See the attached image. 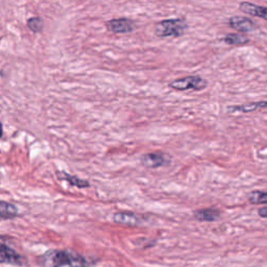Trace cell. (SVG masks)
<instances>
[{
	"label": "cell",
	"instance_id": "6da1fadb",
	"mask_svg": "<svg viewBox=\"0 0 267 267\" xmlns=\"http://www.w3.org/2000/svg\"><path fill=\"white\" fill-rule=\"evenodd\" d=\"M41 267H90L93 261L69 250H49L37 259Z\"/></svg>",
	"mask_w": 267,
	"mask_h": 267
},
{
	"label": "cell",
	"instance_id": "7a4b0ae2",
	"mask_svg": "<svg viewBox=\"0 0 267 267\" xmlns=\"http://www.w3.org/2000/svg\"><path fill=\"white\" fill-rule=\"evenodd\" d=\"M188 27L185 19H168V20L160 21L155 26V32L158 37H180L183 36Z\"/></svg>",
	"mask_w": 267,
	"mask_h": 267
},
{
	"label": "cell",
	"instance_id": "3957f363",
	"mask_svg": "<svg viewBox=\"0 0 267 267\" xmlns=\"http://www.w3.org/2000/svg\"><path fill=\"white\" fill-rule=\"evenodd\" d=\"M169 87L178 91L195 90L201 91L207 87V81L198 75H190L184 79H179L169 84Z\"/></svg>",
	"mask_w": 267,
	"mask_h": 267
},
{
	"label": "cell",
	"instance_id": "277c9868",
	"mask_svg": "<svg viewBox=\"0 0 267 267\" xmlns=\"http://www.w3.org/2000/svg\"><path fill=\"white\" fill-rule=\"evenodd\" d=\"M27 262L26 258L0 239V263L12 264L17 266H23Z\"/></svg>",
	"mask_w": 267,
	"mask_h": 267
},
{
	"label": "cell",
	"instance_id": "5b68a950",
	"mask_svg": "<svg viewBox=\"0 0 267 267\" xmlns=\"http://www.w3.org/2000/svg\"><path fill=\"white\" fill-rule=\"evenodd\" d=\"M107 28L114 34H127L136 28L135 23L132 20L127 18L113 19L107 22Z\"/></svg>",
	"mask_w": 267,
	"mask_h": 267
},
{
	"label": "cell",
	"instance_id": "8992f818",
	"mask_svg": "<svg viewBox=\"0 0 267 267\" xmlns=\"http://www.w3.org/2000/svg\"><path fill=\"white\" fill-rule=\"evenodd\" d=\"M230 26L240 32H250L257 28L256 23L250 18L234 16L228 20Z\"/></svg>",
	"mask_w": 267,
	"mask_h": 267
},
{
	"label": "cell",
	"instance_id": "52a82bcc",
	"mask_svg": "<svg viewBox=\"0 0 267 267\" xmlns=\"http://www.w3.org/2000/svg\"><path fill=\"white\" fill-rule=\"evenodd\" d=\"M168 159L162 152H149L141 157V163L147 168H158L167 163Z\"/></svg>",
	"mask_w": 267,
	"mask_h": 267
},
{
	"label": "cell",
	"instance_id": "ba28073f",
	"mask_svg": "<svg viewBox=\"0 0 267 267\" xmlns=\"http://www.w3.org/2000/svg\"><path fill=\"white\" fill-rule=\"evenodd\" d=\"M113 220L119 224L125 225H138L142 222V219L139 215H136L132 212H118L113 215Z\"/></svg>",
	"mask_w": 267,
	"mask_h": 267
},
{
	"label": "cell",
	"instance_id": "9c48e42d",
	"mask_svg": "<svg viewBox=\"0 0 267 267\" xmlns=\"http://www.w3.org/2000/svg\"><path fill=\"white\" fill-rule=\"evenodd\" d=\"M239 9L246 15L256 16L267 21V7H261L250 3H241Z\"/></svg>",
	"mask_w": 267,
	"mask_h": 267
},
{
	"label": "cell",
	"instance_id": "30bf717a",
	"mask_svg": "<svg viewBox=\"0 0 267 267\" xmlns=\"http://www.w3.org/2000/svg\"><path fill=\"white\" fill-rule=\"evenodd\" d=\"M194 217L198 221H215L220 218V212L215 208H207V209H202L197 210L194 212Z\"/></svg>",
	"mask_w": 267,
	"mask_h": 267
},
{
	"label": "cell",
	"instance_id": "8fae6325",
	"mask_svg": "<svg viewBox=\"0 0 267 267\" xmlns=\"http://www.w3.org/2000/svg\"><path fill=\"white\" fill-rule=\"evenodd\" d=\"M56 177H58L59 180L66 181L67 183H69V185L75 186V187L81 188V189L87 188L90 186V183L88 181L80 179V178L72 176V175H69V174L65 173V171H56Z\"/></svg>",
	"mask_w": 267,
	"mask_h": 267
},
{
	"label": "cell",
	"instance_id": "7c38bea8",
	"mask_svg": "<svg viewBox=\"0 0 267 267\" xmlns=\"http://www.w3.org/2000/svg\"><path fill=\"white\" fill-rule=\"evenodd\" d=\"M18 216V208L11 203L0 201V219H13Z\"/></svg>",
	"mask_w": 267,
	"mask_h": 267
},
{
	"label": "cell",
	"instance_id": "4fadbf2b",
	"mask_svg": "<svg viewBox=\"0 0 267 267\" xmlns=\"http://www.w3.org/2000/svg\"><path fill=\"white\" fill-rule=\"evenodd\" d=\"M221 40L228 45H235V46L244 45L250 42L249 38L242 34H227Z\"/></svg>",
	"mask_w": 267,
	"mask_h": 267
},
{
	"label": "cell",
	"instance_id": "5bb4252c",
	"mask_svg": "<svg viewBox=\"0 0 267 267\" xmlns=\"http://www.w3.org/2000/svg\"><path fill=\"white\" fill-rule=\"evenodd\" d=\"M267 107V102H258V103H253L249 105H243L240 107H233L231 108V111H239V112H252L258 109L266 108Z\"/></svg>",
	"mask_w": 267,
	"mask_h": 267
},
{
	"label": "cell",
	"instance_id": "9a60e30c",
	"mask_svg": "<svg viewBox=\"0 0 267 267\" xmlns=\"http://www.w3.org/2000/svg\"><path fill=\"white\" fill-rule=\"evenodd\" d=\"M250 203L254 205L267 204V191H254L250 195Z\"/></svg>",
	"mask_w": 267,
	"mask_h": 267
},
{
	"label": "cell",
	"instance_id": "2e32d148",
	"mask_svg": "<svg viewBox=\"0 0 267 267\" xmlns=\"http://www.w3.org/2000/svg\"><path fill=\"white\" fill-rule=\"evenodd\" d=\"M27 26L34 32H39L43 28V22L39 17H34V18H30L27 21Z\"/></svg>",
	"mask_w": 267,
	"mask_h": 267
},
{
	"label": "cell",
	"instance_id": "e0dca14e",
	"mask_svg": "<svg viewBox=\"0 0 267 267\" xmlns=\"http://www.w3.org/2000/svg\"><path fill=\"white\" fill-rule=\"evenodd\" d=\"M259 215L263 218H267V207H263L259 209Z\"/></svg>",
	"mask_w": 267,
	"mask_h": 267
},
{
	"label": "cell",
	"instance_id": "ac0fdd59",
	"mask_svg": "<svg viewBox=\"0 0 267 267\" xmlns=\"http://www.w3.org/2000/svg\"><path fill=\"white\" fill-rule=\"evenodd\" d=\"M3 135H4V127H3L2 122H0V138L3 137Z\"/></svg>",
	"mask_w": 267,
	"mask_h": 267
}]
</instances>
